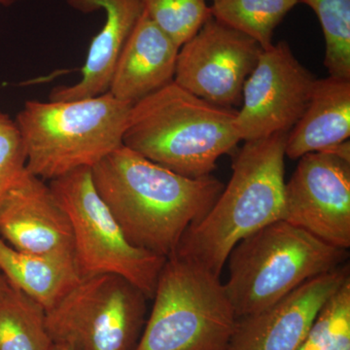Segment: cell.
Returning a JSON list of instances; mask_svg holds the SVG:
<instances>
[{"instance_id": "1", "label": "cell", "mask_w": 350, "mask_h": 350, "mask_svg": "<svg viewBox=\"0 0 350 350\" xmlns=\"http://www.w3.org/2000/svg\"><path fill=\"white\" fill-rule=\"evenodd\" d=\"M94 187L133 245L167 258L202 220L225 185L189 178L122 145L92 167Z\"/></svg>"}, {"instance_id": "2", "label": "cell", "mask_w": 350, "mask_h": 350, "mask_svg": "<svg viewBox=\"0 0 350 350\" xmlns=\"http://www.w3.org/2000/svg\"><path fill=\"white\" fill-rule=\"evenodd\" d=\"M287 135L244 144L232 163L229 183L206 215L189 227L174 254L221 276L239 241L282 220Z\"/></svg>"}, {"instance_id": "3", "label": "cell", "mask_w": 350, "mask_h": 350, "mask_svg": "<svg viewBox=\"0 0 350 350\" xmlns=\"http://www.w3.org/2000/svg\"><path fill=\"white\" fill-rule=\"evenodd\" d=\"M237 111L174 81L133 105L123 145L182 176H207L241 142L234 125Z\"/></svg>"}, {"instance_id": "4", "label": "cell", "mask_w": 350, "mask_h": 350, "mask_svg": "<svg viewBox=\"0 0 350 350\" xmlns=\"http://www.w3.org/2000/svg\"><path fill=\"white\" fill-rule=\"evenodd\" d=\"M133 105L109 92L75 100H27L16 116L27 170L52 181L92 167L123 145Z\"/></svg>"}, {"instance_id": "5", "label": "cell", "mask_w": 350, "mask_h": 350, "mask_svg": "<svg viewBox=\"0 0 350 350\" xmlns=\"http://www.w3.org/2000/svg\"><path fill=\"white\" fill-rule=\"evenodd\" d=\"M349 256V250L278 220L234 246L226 262V291L239 319L275 305L308 280L342 266Z\"/></svg>"}, {"instance_id": "6", "label": "cell", "mask_w": 350, "mask_h": 350, "mask_svg": "<svg viewBox=\"0 0 350 350\" xmlns=\"http://www.w3.org/2000/svg\"><path fill=\"white\" fill-rule=\"evenodd\" d=\"M152 299L135 350H227L238 317L221 276L174 254Z\"/></svg>"}, {"instance_id": "7", "label": "cell", "mask_w": 350, "mask_h": 350, "mask_svg": "<svg viewBox=\"0 0 350 350\" xmlns=\"http://www.w3.org/2000/svg\"><path fill=\"white\" fill-rule=\"evenodd\" d=\"M72 226L75 261L81 278L114 273L153 298L167 258L133 245L94 187L92 169L82 167L49 182Z\"/></svg>"}, {"instance_id": "8", "label": "cell", "mask_w": 350, "mask_h": 350, "mask_svg": "<svg viewBox=\"0 0 350 350\" xmlns=\"http://www.w3.org/2000/svg\"><path fill=\"white\" fill-rule=\"evenodd\" d=\"M147 297L114 273L80 278L46 325L54 344L71 350H135L146 323Z\"/></svg>"}, {"instance_id": "9", "label": "cell", "mask_w": 350, "mask_h": 350, "mask_svg": "<svg viewBox=\"0 0 350 350\" xmlns=\"http://www.w3.org/2000/svg\"><path fill=\"white\" fill-rule=\"evenodd\" d=\"M317 78L280 41L262 50L243 90V107L234 125L243 142L288 133L310 103Z\"/></svg>"}, {"instance_id": "10", "label": "cell", "mask_w": 350, "mask_h": 350, "mask_svg": "<svg viewBox=\"0 0 350 350\" xmlns=\"http://www.w3.org/2000/svg\"><path fill=\"white\" fill-rule=\"evenodd\" d=\"M261 46L213 17L179 49L174 81L202 100L232 108L261 56Z\"/></svg>"}, {"instance_id": "11", "label": "cell", "mask_w": 350, "mask_h": 350, "mask_svg": "<svg viewBox=\"0 0 350 350\" xmlns=\"http://www.w3.org/2000/svg\"><path fill=\"white\" fill-rule=\"evenodd\" d=\"M282 220L324 243L350 248V162L331 152L299 159L285 182Z\"/></svg>"}, {"instance_id": "12", "label": "cell", "mask_w": 350, "mask_h": 350, "mask_svg": "<svg viewBox=\"0 0 350 350\" xmlns=\"http://www.w3.org/2000/svg\"><path fill=\"white\" fill-rule=\"evenodd\" d=\"M350 278V266L308 280L260 312L239 317L227 350H298L322 306Z\"/></svg>"}, {"instance_id": "13", "label": "cell", "mask_w": 350, "mask_h": 350, "mask_svg": "<svg viewBox=\"0 0 350 350\" xmlns=\"http://www.w3.org/2000/svg\"><path fill=\"white\" fill-rule=\"evenodd\" d=\"M0 237L23 252L75 259L68 213L49 184L27 170L0 206Z\"/></svg>"}, {"instance_id": "14", "label": "cell", "mask_w": 350, "mask_h": 350, "mask_svg": "<svg viewBox=\"0 0 350 350\" xmlns=\"http://www.w3.org/2000/svg\"><path fill=\"white\" fill-rule=\"evenodd\" d=\"M82 13L103 10L105 22L92 40L79 82L55 88L52 100L93 98L109 90L115 66L131 31L144 12L142 0H66Z\"/></svg>"}, {"instance_id": "15", "label": "cell", "mask_w": 350, "mask_h": 350, "mask_svg": "<svg viewBox=\"0 0 350 350\" xmlns=\"http://www.w3.org/2000/svg\"><path fill=\"white\" fill-rule=\"evenodd\" d=\"M180 48L142 12L115 66L109 92L135 105L174 82Z\"/></svg>"}, {"instance_id": "16", "label": "cell", "mask_w": 350, "mask_h": 350, "mask_svg": "<svg viewBox=\"0 0 350 350\" xmlns=\"http://www.w3.org/2000/svg\"><path fill=\"white\" fill-rule=\"evenodd\" d=\"M349 137L350 79L329 75L315 82L306 111L288 133L285 155L299 160L331 150Z\"/></svg>"}, {"instance_id": "17", "label": "cell", "mask_w": 350, "mask_h": 350, "mask_svg": "<svg viewBox=\"0 0 350 350\" xmlns=\"http://www.w3.org/2000/svg\"><path fill=\"white\" fill-rule=\"evenodd\" d=\"M0 271L11 286L42 306L45 312L54 308L81 278L73 258L23 252L1 237Z\"/></svg>"}, {"instance_id": "18", "label": "cell", "mask_w": 350, "mask_h": 350, "mask_svg": "<svg viewBox=\"0 0 350 350\" xmlns=\"http://www.w3.org/2000/svg\"><path fill=\"white\" fill-rule=\"evenodd\" d=\"M42 306L12 286L0 296V350H52Z\"/></svg>"}, {"instance_id": "19", "label": "cell", "mask_w": 350, "mask_h": 350, "mask_svg": "<svg viewBox=\"0 0 350 350\" xmlns=\"http://www.w3.org/2000/svg\"><path fill=\"white\" fill-rule=\"evenodd\" d=\"M299 0H211V15L254 39L262 50L273 46L275 29Z\"/></svg>"}, {"instance_id": "20", "label": "cell", "mask_w": 350, "mask_h": 350, "mask_svg": "<svg viewBox=\"0 0 350 350\" xmlns=\"http://www.w3.org/2000/svg\"><path fill=\"white\" fill-rule=\"evenodd\" d=\"M319 18L326 50L329 75L350 79V0H299Z\"/></svg>"}, {"instance_id": "21", "label": "cell", "mask_w": 350, "mask_h": 350, "mask_svg": "<svg viewBox=\"0 0 350 350\" xmlns=\"http://www.w3.org/2000/svg\"><path fill=\"white\" fill-rule=\"evenodd\" d=\"M144 11L179 48L213 17L206 0H142Z\"/></svg>"}, {"instance_id": "22", "label": "cell", "mask_w": 350, "mask_h": 350, "mask_svg": "<svg viewBox=\"0 0 350 350\" xmlns=\"http://www.w3.org/2000/svg\"><path fill=\"white\" fill-rule=\"evenodd\" d=\"M298 350H350V278L322 306Z\"/></svg>"}, {"instance_id": "23", "label": "cell", "mask_w": 350, "mask_h": 350, "mask_svg": "<svg viewBox=\"0 0 350 350\" xmlns=\"http://www.w3.org/2000/svg\"><path fill=\"white\" fill-rule=\"evenodd\" d=\"M27 172V155L15 120L0 110V206Z\"/></svg>"}, {"instance_id": "24", "label": "cell", "mask_w": 350, "mask_h": 350, "mask_svg": "<svg viewBox=\"0 0 350 350\" xmlns=\"http://www.w3.org/2000/svg\"><path fill=\"white\" fill-rule=\"evenodd\" d=\"M10 287V284H9L8 282L5 278V276L2 275L1 271H0V296L5 293L6 290Z\"/></svg>"}, {"instance_id": "25", "label": "cell", "mask_w": 350, "mask_h": 350, "mask_svg": "<svg viewBox=\"0 0 350 350\" xmlns=\"http://www.w3.org/2000/svg\"><path fill=\"white\" fill-rule=\"evenodd\" d=\"M52 350H71L66 345H61V344H54L53 345Z\"/></svg>"}, {"instance_id": "26", "label": "cell", "mask_w": 350, "mask_h": 350, "mask_svg": "<svg viewBox=\"0 0 350 350\" xmlns=\"http://www.w3.org/2000/svg\"><path fill=\"white\" fill-rule=\"evenodd\" d=\"M15 0H0V5L1 6H11L14 3Z\"/></svg>"}]
</instances>
